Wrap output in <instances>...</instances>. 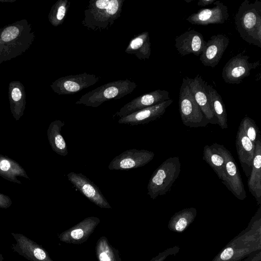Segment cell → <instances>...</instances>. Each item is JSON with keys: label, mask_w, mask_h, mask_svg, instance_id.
Segmentation results:
<instances>
[{"label": "cell", "mask_w": 261, "mask_h": 261, "mask_svg": "<svg viewBox=\"0 0 261 261\" xmlns=\"http://www.w3.org/2000/svg\"><path fill=\"white\" fill-rule=\"evenodd\" d=\"M261 250V206L247 227L232 239L212 261H242Z\"/></svg>", "instance_id": "cell-1"}, {"label": "cell", "mask_w": 261, "mask_h": 261, "mask_svg": "<svg viewBox=\"0 0 261 261\" xmlns=\"http://www.w3.org/2000/svg\"><path fill=\"white\" fill-rule=\"evenodd\" d=\"M125 0H91L82 24L92 31L108 30L121 16Z\"/></svg>", "instance_id": "cell-2"}, {"label": "cell", "mask_w": 261, "mask_h": 261, "mask_svg": "<svg viewBox=\"0 0 261 261\" xmlns=\"http://www.w3.org/2000/svg\"><path fill=\"white\" fill-rule=\"evenodd\" d=\"M236 29L247 43L261 48V1L245 0L234 17Z\"/></svg>", "instance_id": "cell-3"}, {"label": "cell", "mask_w": 261, "mask_h": 261, "mask_svg": "<svg viewBox=\"0 0 261 261\" xmlns=\"http://www.w3.org/2000/svg\"><path fill=\"white\" fill-rule=\"evenodd\" d=\"M137 87L135 82L127 79L110 82L83 95L75 104L97 108L107 101L122 98Z\"/></svg>", "instance_id": "cell-4"}, {"label": "cell", "mask_w": 261, "mask_h": 261, "mask_svg": "<svg viewBox=\"0 0 261 261\" xmlns=\"http://www.w3.org/2000/svg\"><path fill=\"white\" fill-rule=\"evenodd\" d=\"M181 164L179 157L166 159L153 172L147 185V194L152 199L168 192L180 172Z\"/></svg>", "instance_id": "cell-5"}, {"label": "cell", "mask_w": 261, "mask_h": 261, "mask_svg": "<svg viewBox=\"0 0 261 261\" xmlns=\"http://www.w3.org/2000/svg\"><path fill=\"white\" fill-rule=\"evenodd\" d=\"M189 77L182 78L179 90V111L183 124L189 127H205L208 121L205 117L192 93Z\"/></svg>", "instance_id": "cell-6"}, {"label": "cell", "mask_w": 261, "mask_h": 261, "mask_svg": "<svg viewBox=\"0 0 261 261\" xmlns=\"http://www.w3.org/2000/svg\"><path fill=\"white\" fill-rule=\"evenodd\" d=\"M213 145L225 159L224 177L222 182L236 198L241 200L245 199L246 193L237 164L233 156L223 145L217 143Z\"/></svg>", "instance_id": "cell-7"}, {"label": "cell", "mask_w": 261, "mask_h": 261, "mask_svg": "<svg viewBox=\"0 0 261 261\" xmlns=\"http://www.w3.org/2000/svg\"><path fill=\"white\" fill-rule=\"evenodd\" d=\"M249 57L239 54L230 58L224 65L222 77L224 82L230 84H238L248 76L252 69L260 65L259 61L250 62Z\"/></svg>", "instance_id": "cell-8"}, {"label": "cell", "mask_w": 261, "mask_h": 261, "mask_svg": "<svg viewBox=\"0 0 261 261\" xmlns=\"http://www.w3.org/2000/svg\"><path fill=\"white\" fill-rule=\"evenodd\" d=\"M100 79L94 74L84 72L60 77L51 87L59 95L74 94L94 85Z\"/></svg>", "instance_id": "cell-9"}, {"label": "cell", "mask_w": 261, "mask_h": 261, "mask_svg": "<svg viewBox=\"0 0 261 261\" xmlns=\"http://www.w3.org/2000/svg\"><path fill=\"white\" fill-rule=\"evenodd\" d=\"M154 153L147 150L129 149L115 156L110 163L111 170H129L143 167L151 161Z\"/></svg>", "instance_id": "cell-10"}, {"label": "cell", "mask_w": 261, "mask_h": 261, "mask_svg": "<svg viewBox=\"0 0 261 261\" xmlns=\"http://www.w3.org/2000/svg\"><path fill=\"white\" fill-rule=\"evenodd\" d=\"M170 99L168 91L165 90H155L136 97L127 102L113 115V117L120 118Z\"/></svg>", "instance_id": "cell-11"}, {"label": "cell", "mask_w": 261, "mask_h": 261, "mask_svg": "<svg viewBox=\"0 0 261 261\" xmlns=\"http://www.w3.org/2000/svg\"><path fill=\"white\" fill-rule=\"evenodd\" d=\"M67 177L74 187L91 202L101 208H112L98 187L85 175L71 172Z\"/></svg>", "instance_id": "cell-12"}, {"label": "cell", "mask_w": 261, "mask_h": 261, "mask_svg": "<svg viewBox=\"0 0 261 261\" xmlns=\"http://www.w3.org/2000/svg\"><path fill=\"white\" fill-rule=\"evenodd\" d=\"M11 233L16 241L11 247L14 252L30 261H54L41 245L22 234Z\"/></svg>", "instance_id": "cell-13"}, {"label": "cell", "mask_w": 261, "mask_h": 261, "mask_svg": "<svg viewBox=\"0 0 261 261\" xmlns=\"http://www.w3.org/2000/svg\"><path fill=\"white\" fill-rule=\"evenodd\" d=\"M211 8L199 10L190 15L187 20L193 24L207 25L210 24H222L229 18L228 8L220 1H216Z\"/></svg>", "instance_id": "cell-14"}, {"label": "cell", "mask_w": 261, "mask_h": 261, "mask_svg": "<svg viewBox=\"0 0 261 261\" xmlns=\"http://www.w3.org/2000/svg\"><path fill=\"white\" fill-rule=\"evenodd\" d=\"M229 43V39L225 35L212 36L200 55L201 63L205 66L215 67L219 63Z\"/></svg>", "instance_id": "cell-15"}, {"label": "cell", "mask_w": 261, "mask_h": 261, "mask_svg": "<svg viewBox=\"0 0 261 261\" xmlns=\"http://www.w3.org/2000/svg\"><path fill=\"white\" fill-rule=\"evenodd\" d=\"M173 102L170 99L158 105L148 107L119 118V124L130 126L145 124L160 118Z\"/></svg>", "instance_id": "cell-16"}, {"label": "cell", "mask_w": 261, "mask_h": 261, "mask_svg": "<svg viewBox=\"0 0 261 261\" xmlns=\"http://www.w3.org/2000/svg\"><path fill=\"white\" fill-rule=\"evenodd\" d=\"M100 220L96 217H89L59 236L60 241L70 244H81L87 240L99 223Z\"/></svg>", "instance_id": "cell-17"}, {"label": "cell", "mask_w": 261, "mask_h": 261, "mask_svg": "<svg viewBox=\"0 0 261 261\" xmlns=\"http://www.w3.org/2000/svg\"><path fill=\"white\" fill-rule=\"evenodd\" d=\"M175 42V47L182 56L190 54L200 56L206 43L203 35L194 30L186 31L177 36Z\"/></svg>", "instance_id": "cell-18"}, {"label": "cell", "mask_w": 261, "mask_h": 261, "mask_svg": "<svg viewBox=\"0 0 261 261\" xmlns=\"http://www.w3.org/2000/svg\"><path fill=\"white\" fill-rule=\"evenodd\" d=\"M236 146L240 162L244 172L248 177L252 168L255 143L246 136L240 125L236 136Z\"/></svg>", "instance_id": "cell-19"}, {"label": "cell", "mask_w": 261, "mask_h": 261, "mask_svg": "<svg viewBox=\"0 0 261 261\" xmlns=\"http://www.w3.org/2000/svg\"><path fill=\"white\" fill-rule=\"evenodd\" d=\"M189 81L190 90L205 117L209 123L217 124V119L210 106L207 93L204 88L205 81L199 75H197L194 79L189 77Z\"/></svg>", "instance_id": "cell-20"}, {"label": "cell", "mask_w": 261, "mask_h": 261, "mask_svg": "<svg viewBox=\"0 0 261 261\" xmlns=\"http://www.w3.org/2000/svg\"><path fill=\"white\" fill-rule=\"evenodd\" d=\"M248 187L251 195L255 198L257 204H261V138L255 143L254 155L252 168L248 177Z\"/></svg>", "instance_id": "cell-21"}, {"label": "cell", "mask_w": 261, "mask_h": 261, "mask_svg": "<svg viewBox=\"0 0 261 261\" xmlns=\"http://www.w3.org/2000/svg\"><path fill=\"white\" fill-rule=\"evenodd\" d=\"M204 88L207 93L210 108L217 119V124L222 129L227 128L228 126L227 113L221 95L212 85L205 81Z\"/></svg>", "instance_id": "cell-22"}, {"label": "cell", "mask_w": 261, "mask_h": 261, "mask_svg": "<svg viewBox=\"0 0 261 261\" xmlns=\"http://www.w3.org/2000/svg\"><path fill=\"white\" fill-rule=\"evenodd\" d=\"M0 176L16 184H21L18 177L30 179L24 169L10 157L0 154Z\"/></svg>", "instance_id": "cell-23"}, {"label": "cell", "mask_w": 261, "mask_h": 261, "mask_svg": "<svg viewBox=\"0 0 261 261\" xmlns=\"http://www.w3.org/2000/svg\"><path fill=\"white\" fill-rule=\"evenodd\" d=\"M125 53L135 56L138 59L145 61L151 55V43L148 32L135 35L130 41Z\"/></svg>", "instance_id": "cell-24"}, {"label": "cell", "mask_w": 261, "mask_h": 261, "mask_svg": "<svg viewBox=\"0 0 261 261\" xmlns=\"http://www.w3.org/2000/svg\"><path fill=\"white\" fill-rule=\"evenodd\" d=\"M65 123L60 120L51 122L47 130V136L52 150L59 155L65 156L68 154L67 144L61 134L62 127Z\"/></svg>", "instance_id": "cell-25"}, {"label": "cell", "mask_w": 261, "mask_h": 261, "mask_svg": "<svg viewBox=\"0 0 261 261\" xmlns=\"http://www.w3.org/2000/svg\"><path fill=\"white\" fill-rule=\"evenodd\" d=\"M196 215L197 210L195 207L184 208L175 213L171 217L168 227L172 231L181 233L194 221Z\"/></svg>", "instance_id": "cell-26"}, {"label": "cell", "mask_w": 261, "mask_h": 261, "mask_svg": "<svg viewBox=\"0 0 261 261\" xmlns=\"http://www.w3.org/2000/svg\"><path fill=\"white\" fill-rule=\"evenodd\" d=\"M203 160L214 170L220 179L223 180L225 172V159L213 144L203 148Z\"/></svg>", "instance_id": "cell-27"}, {"label": "cell", "mask_w": 261, "mask_h": 261, "mask_svg": "<svg viewBox=\"0 0 261 261\" xmlns=\"http://www.w3.org/2000/svg\"><path fill=\"white\" fill-rule=\"evenodd\" d=\"M95 251L98 261H121L119 251L112 247L105 237L98 240Z\"/></svg>", "instance_id": "cell-28"}, {"label": "cell", "mask_w": 261, "mask_h": 261, "mask_svg": "<svg viewBox=\"0 0 261 261\" xmlns=\"http://www.w3.org/2000/svg\"><path fill=\"white\" fill-rule=\"evenodd\" d=\"M70 6L68 0H59L56 2L49 14L50 21L53 25L57 27L63 22Z\"/></svg>", "instance_id": "cell-29"}, {"label": "cell", "mask_w": 261, "mask_h": 261, "mask_svg": "<svg viewBox=\"0 0 261 261\" xmlns=\"http://www.w3.org/2000/svg\"><path fill=\"white\" fill-rule=\"evenodd\" d=\"M240 126L246 136L253 143L261 138L258 127L255 121L251 118L246 116L241 121Z\"/></svg>", "instance_id": "cell-30"}, {"label": "cell", "mask_w": 261, "mask_h": 261, "mask_svg": "<svg viewBox=\"0 0 261 261\" xmlns=\"http://www.w3.org/2000/svg\"><path fill=\"white\" fill-rule=\"evenodd\" d=\"M19 33V31L17 27L14 26L9 27L2 32L1 38L4 41H10L16 38Z\"/></svg>", "instance_id": "cell-31"}, {"label": "cell", "mask_w": 261, "mask_h": 261, "mask_svg": "<svg viewBox=\"0 0 261 261\" xmlns=\"http://www.w3.org/2000/svg\"><path fill=\"white\" fill-rule=\"evenodd\" d=\"M12 204L11 198L3 193H0V208H8Z\"/></svg>", "instance_id": "cell-32"}, {"label": "cell", "mask_w": 261, "mask_h": 261, "mask_svg": "<svg viewBox=\"0 0 261 261\" xmlns=\"http://www.w3.org/2000/svg\"><path fill=\"white\" fill-rule=\"evenodd\" d=\"M243 261H261V250L251 254Z\"/></svg>", "instance_id": "cell-33"}, {"label": "cell", "mask_w": 261, "mask_h": 261, "mask_svg": "<svg viewBox=\"0 0 261 261\" xmlns=\"http://www.w3.org/2000/svg\"><path fill=\"white\" fill-rule=\"evenodd\" d=\"M11 95L12 99L16 102L19 101L21 98V93L17 88L13 89Z\"/></svg>", "instance_id": "cell-34"}, {"label": "cell", "mask_w": 261, "mask_h": 261, "mask_svg": "<svg viewBox=\"0 0 261 261\" xmlns=\"http://www.w3.org/2000/svg\"><path fill=\"white\" fill-rule=\"evenodd\" d=\"M215 1L216 0H199L197 2V5L199 6H205L213 4Z\"/></svg>", "instance_id": "cell-35"}, {"label": "cell", "mask_w": 261, "mask_h": 261, "mask_svg": "<svg viewBox=\"0 0 261 261\" xmlns=\"http://www.w3.org/2000/svg\"><path fill=\"white\" fill-rule=\"evenodd\" d=\"M4 259L3 255L0 253V261H4Z\"/></svg>", "instance_id": "cell-36"}, {"label": "cell", "mask_w": 261, "mask_h": 261, "mask_svg": "<svg viewBox=\"0 0 261 261\" xmlns=\"http://www.w3.org/2000/svg\"><path fill=\"white\" fill-rule=\"evenodd\" d=\"M185 2H187V3H189V2H191V0H190V1L185 0Z\"/></svg>", "instance_id": "cell-37"}]
</instances>
